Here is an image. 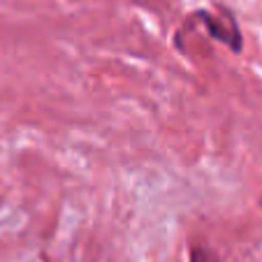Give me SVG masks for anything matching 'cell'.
I'll return each instance as SVG.
<instances>
[{
	"label": "cell",
	"instance_id": "3",
	"mask_svg": "<svg viewBox=\"0 0 262 262\" xmlns=\"http://www.w3.org/2000/svg\"><path fill=\"white\" fill-rule=\"evenodd\" d=\"M260 207H262V198H260Z\"/></svg>",
	"mask_w": 262,
	"mask_h": 262
},
{
	"label": "cell",
	"instance_id": "1",
	"mask_svg": "<svg viewBox=\"0 0 262 262\" xmlns=\"http://www.w3.org/2000/svg\"><path fill=\"white\" fill-rule=\"evenodd\" d=\"M195 16L204 24V28L211 33L213 40L228 45L232 51L242 49V33H239V26L230 12H223L221 16H213V14H209V12H198Z\"/></svg>",
	"mask_w": 262,
	"mask_h": 262
},
{
	"label": "cell",
	"instance_id": "2",
	"mask_svg": "<svg viewBox=\"0 0 262 262\" xmlns=\"http://www.w3.org/2000/svg\"><path fill=\"white\" fill-rule=\"evenodd\" d=\"M190 262H221L218 255L209 248H202V246H193L190 248Z\"/></svg>",
	"mask_w": 262,
	"mask_h": 262
}]
</instances>
